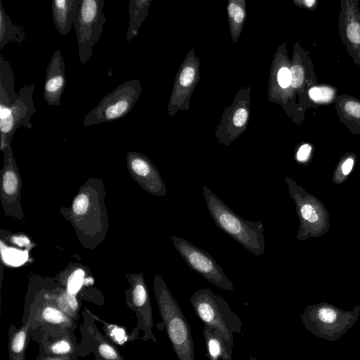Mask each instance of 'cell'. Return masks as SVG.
<instances>
[{"mask_svg":"<svg viewBox=\"0 0 360 360\" xmlns=\"http://www.w3.org/2000/svg\"><path fill=\"white\" fill-rule=\"evenodd\" d=\"M229 15L237 23H240L244 19L245 13L243 9L238 4L231 2L228 6Z\"/></svg>","mask_w":360,"mask_h":360,"instance_id":"f1b7e54d","label":"cell"},{"mask_svg":"<svg viewBox=\"0 0 360 360\" xmlns=\"http://www.w3.org/2000/svg\"><path fill=\"white\" fill-rule=\"evenodd\" d=\"M30 339L39 345V353L67 356L77 360L86 356L74 333L60 327L41 326L30 328Z\"/></svg>","mask_w":360,"mask_h":360,"instance_id":"9c48e42d","label":"cell"},{"mask_svg":"<svg viewBox=\"0 0 360 360\" xmlns=\"http://www.w3.org/2000/svg\"><path fill=\"white\" fill-rule=\"evenodd\" d=\"M295 3L300 7L305 8L310 11H314L317 6L318 1L317 0H300V1H295Z\"/></svg>","mask_w":360,"mask_h":360,"instance_id":"d590c367","label":"cell"},{"mask_svg":"<svg viewBox=\"0 0 360 360\" xmlns=\"http://www.w3.org/2000/svg\"><path fill=\"white\" fill-rule=\"evenodd\" d=\"M291 86L294 89H300L304 85L314 86L317 82L314 65L311 61L306 66L295 63L290 68Z\"/></svg>","mask_w":360,"mask_h":360,"instance_id":"cb8c5ba5","label":"cell"},{"mask_svg":"<svg viewBox=\"0 0 360 360\" xmlns=\"http://www.w3.org/2000/svg\"><path fill=\"white\" fill-rule=\"evenodd\" d=\"M28 314L31 316V329L41 326H49L66 328L74 333L78 326L75 319L44 295L34 300Z\"/></svg>","mask_w":360,"mask_h":360,"instance_id":"4fadbf2b","label":"cell"},{"mask_svg":"<svg viewBox=\"0 0 360 360\" xmlns=\"http://www.w3.org/2000/svg\"><path fill=\"white\" fill-rule=\"evenodd\" d=\"M31 316L20 328L11 325L8 328V350L9 360H25V353L30 339Z\"/></svg>","mask_w":360,"mask_h":360,"instance_id":"ac0fdd59","label":"cell"},{"mask_svg":"<svg viewBox=\"0 0 360 360\" xmlns=\"http://www.w3.org/2000/svg\"><path fill=\"white\" fill-rule=\"evenodd\" d=\"M34 84H25L18 91L17 100L8 107L0 110L1 150L10 146L12 138L20 127L32 128L30 120L36 112L33 96Z\"/></svg>","mask_w":360,"mask_h":360,"instance_id":"ba28073f","label":"cell"},{"mask_svg":"<svg viewBox=\"0 0 360 360\" xmlns=\"http://www.w3.org/2000/svg\"><path fill=\"white\" fill-rule=\"evenodd\" d=\"M66 86L65 62L60 50L52 55L46 68L43 98L49 105L59 107Z\"/></svg>","mask_w":360,"mask_h":360,"instance_id":"5bb4252c","label":"cell"},{"mask_svg":"<svg viewBox=\"0 0 360 360\" xmlns=\"http://www.w3.org/2000/svg\"><path fill=\"white\" fill-rule=\"evenodd\" d=\"M173 245L188 267L202 275L209 282L221 289L233 292V283L222 268L207 251L200 249L187 240L170 237Z\"/></svg>","mask_w":360,"mask_h":360,"instance_id":"52a82bcc","label":"cell"},{"mask_svg":"<svg viewBox=\"0 0 360 360\" xmlns=\"http://www.w3.org/2000/svg\"><path fill=\"white\" fill-rule=\"evenodd\" d=\"M359 316L360 306L345 311L328 303H319L308 305L300 318L311 334L334 342L339 340L354 325Z\"/></svg>","mask_w":360,"mask_h":360,"instance_id":"3957f363","label":"cell"},{"mask_svg":"<svg viewBox=\"0 0 360 360\" xmlns=\"http://www.w3.org/2000/svg\"><path fill=\"white\" fill-rule=\"evenodd\" d=\"M104 0H81L73 21L78 45L79 59L86 64L94 46L100 39L107 18L103 11Z\"/></svg>","mask_w":360,"mask_h":360,"instance_id":"8992f818","label":"cell"},{"mask_svg":"<svg viewBox=\"0 0 360 360\" xmlns=\"http://www.w3.org/2000/svg\"><path fill=\"white\" fill-rule=\"evenodd\" d=\"M278 82L281 87L285 89L291 85L290 69L282 67L278 72Z\"/></svg>","mask_w":360,"mask_h":360,"instance_id":"f546056e","label":"cell"},{"mask_svg":"<svg viewBox=\"0 0 360 360\" xmlns=\"http://www.w3.org/2000/svg\"><path fill=\"white\" fill-rule=\"evenodd\" d=\"M359 0H342L339 33L354 63L360 68V8Z\"/></svg>","mask_w":360,"mask_h":360,"instance_id":"7c38bea8","label":"cell"},{"mask_svg":"<svg viewBox=\"0 0 360 360\" xmlns=\"http://www.w3.org/2000/svg\"><path fill=\"white\" fill-rule=\"evenodd\" d=\"M141 91V83L137 79L118 85L84 116L83 126L89 127L124 117L131 111Z\"/></svg>","mask_w":360,"mask_h":360,"instance_id":"5b68a950","label":"cell"},{"mask_svg":"<svg viewBox=\"0 0 360 360\" xmlns=\"http://www.w3.org/2000/svg\"><path fill=\"white\" fill-rule=\"evenodd\" d=\"M81 0H52L51 13L57 31L67 36L73 25Z\"/></svg>","mask_w":360,"mask_h":360,"instance_id":"e0dca14e","label":"cell"},{"mask_svg":"<svg viewBox=\"0 0 360 360\" xmlns=\"http://www.w3.org/2000/svg\"><path fill=\"white\" fill-rule=\"evenodd\" d=\"M125 294L126 303L135 312L137 319L136 327L143 333L141 339L157 343L153 332V319L150 295L141 275L133 278L131 288Z\"/></svg>","mask_w":360,"mask_h":360,"instance_id":"30bf717a","label":"cell"},{"mask_svg":"<svg viewBox=\"0 0 360 360\" xmlns=\"http://www.w3.org/2000/svg\"><path fill=\"white\" fill-rule=\"evenodd\" d=\"M335 109L340 122L354 134H360V100L350 95L338 96Z\"/></svg>","mask_w":360,"mask_h":360,"instance_id":"2e32d148","label":"cell"},{"mask_svg":"<svg viewBox=\"0 0 360 360\" xmlns=\"http://www.w3.org/2000/svg\"><path fill=\"white\" fill-rule=\"evenodd\" d=\"M190 302L205 325L217 330L233 345V333H241L242 322L222 297L210 289L201 288L194 292Z\"/></svg>","mask_w":360,"mask_h":360,"instance_id":"277c9868","label":"cell"},{"mask_svg":"<svg viewBox=\"0 0 360 360\" xmlns=\"http://www.w3.org/2000/svg\"><path fill=\"white\" fill-rule=\"evenodd\" d=\"M82 314L83 323L79 327L80 344L86 355L93 353L95 360H124L117 347L98 330L89 310L85 308Z\"/></svg>","mask_w":360,"mask_h":360,"instance_id":"8fae6325","label":"cell"},{"mask_svg":"<svg viewBox=\"0 0 360 360\" xmlns=\"http://www.w3.org/2000/svg\"><path fill=\"white\" fill-rule=\"evenodd\" d=\"M127 161L133 172L141 178L146 189L158 196L166 194V187L160 174L146 157L129 152Z\"/></svg>","mask_w":360,"mask_h":360,"instance_id":"9a60e30c","label":"cell"},{"mask_svg":"<svg viewBox=\"0 0 360 360\" xmlns=\"http://www.w3.org/2000/svg\"><path fill=\"white\" fill-rule=\"evenodd\" d=\"M250 360H257V359L255 356H251Z\"/></svg>","mask_w":360,"mask_h":360,"instance_id":"f35d334b","label":"cell"},{"mask_svg":"<svg viewBox=\"0 0 360 360\" xmlns=\"http://www.w3.org/2000/svg\"><path fill=\"white\" fill-rule=\"evenodd\" d=\"M311 146L310 144L304 143L302 145L297 152V159L300 162L306 161L311 153Z\"/></svg>","mask_w":360,"mask_h":360,"instance_id":"836d02e7","label":"cell"},{"mask_svg":"<svg viewBox=\"0 0 360 360\" xmlns=\"http://www.w3.org/2000/svg\"><path fill=\"white\" fill-rule=\"evenodd\" d=\"M301 217L306 221L314 223L318 220V215L314 208L309 204H303L300 208Z\"/></svg>","mask_w":360,"mask_h":360,"instance_id":"83f0119b","label":"cell"},{"mask_svg":"<svg viewBox=\"0 0 360 360\" xmlns=\"http://www.w3.org/2000/svg\"><path fill=\"white\" fill-rule=\"evenodd\" d=\"M354 165V159L352 158H348L345 160L342 165V171L345 175H347L351 172Z\"/></svg>","mask_w":360,"mask_h":360,"instance_id":"8d00e7d4","label":"cell"},{"mask_svg":"<svg viewBox=\"0 0 360 360\" xmlns=\"http://www.w3.org/2000/svg\"><path fill=\"white\" fill-rule=\"evenodd\" d=\"M12 241L20 246L28 245L30 244L29 240L24 236L13 237Z\"/></svg>","mask_w":360,"mask_h":360,"instance_id":"74e56055","label":"cell"},{"mask_svg":"<svg viewBox=\"0 0 360 360\" xmlns=\"http://www.w3.org/2000/svg\"><path fill=\"white\" fill-rule=\"evenodd\" d=\"M8 251H5V254H2L5 260L7 261V262H11L13 264H15V262H20V264L22 263V261L23 260V253L21 252H18L16 250H14V251L11 250V249H6Z\"/></svg>","mask_w":360,"mask_h":360,"instance_id":"1f68e13d","label":"cell"},{"mask_svg":"<svg viewBox=\"0 0 360 360\" xmlns=\"http://www.w3.org/2000/svg\"><path fill=\"white\" fill-rule=\"evenodd\" d=\"M337 89L328 84H315L307 90L309 98L316 105L330 104L335 101Z\"/></svg>","mask_w":360,"mask_h":360,"instance_id":"d4e9b609","label":"cell"},{"mask_svg":"<svg viewBox=\"0 0 360 360\" xmlns=\"http://www.w3.org/2000/svg\"><path fill=\"white\" fill-rule=\"evenodd\" d=\"M153 288L163 326L179 360H195L190 325L163 278L155 276Z\"/></svg>","mask_w":360,"mask_h":360,"instance_id":"7a4b0ae2","label":"cell"},{"mask_svg":"<svg viewBox=\"0 0 360 360\" xmlns=\"http://www.w3.org/2000/svg\"><path fill=\"white\" fill-rule=\"evenodd\" d=\"M89 313L94 317L95 321L101 323L104 335L117 347L124 346L127 343L140 338L139 337L140 330L136 327H134L132 331L129 333L124 326L113 323H109L101 319L91 311H89Z\"/></svg>","mask_w":360,"mask_h":360,"instance_id":"44dd1931","label":"cell"},{"mask_svg":"<svg viewBox=\"0 0 360 360\" xmlns=\"http://www.w3.org/2000/svg\"><path fill=\"white\" fill-rule=\"evenodd\" d=\"M194 77V69L191 67H186L180 75L179 82L183 86H188L193 82Z\"/></svg>","mask_w":360,"mask_h":360,"instance_id":"4dcf8cb0","label":"cell"},{"mask_svg":"<svg viewBox=\"0 0 360 360\" xmlns=\"http://www.w3.org/2000/svg\"><path fill=\"white\" fill-rule=\"evenodd\" d=\"M15 75L11 63L0 57V110L13 104L18 98L15 91Z\"/></svg>","mask_w":360,"mask_h":360,"instance_id":"ffe728a7","label":"cell"},{"mask_svg":"<svg viewBox=\"0 0 360 360\" xmlns=\"http://www.w3.org/2000/svg\"><path fill=\"white\" fill-rule=\"evenodd\" d=\"M36 360H75V359L60 355H53L43 353H38L36 356Z\"/></svg>","mask_w":360,"mask_h":360,"instance_id":"e575fe53","label":"cell"},{"mask_svg":"<svg viewBox=\"0 0 360 360\" xmlns=\"http://www.w3.org/2000/svg\"><path fill=\"white\" fill-rule=\"evenodd\" d=\"M247 118L248 112L246 110L239 108L236 111L233 115V122L236 127H241L246 122Z\"/></svg>","mask_w":360,"mask_h":360,"instance_id":"d6a6232c","label":"cell"},{"mask_svg":"<svg viewBox=\"0 0 360 360\" xmlns=\"http://www.w3.org/2000/svg\"><path fill=\"white\" fill-rule=\"evenodd\" d=\"M89 207V199L84 194L79 195L73 203V211L77 215L86 213Z\"/></svg>","mask_w":360,"mask_h":360,"instance_id":"4316f807","label":"cell"},{"mask_svg":"<svg viewBox=\"0 0 360 360\" xmlns=\"http://www.w3.org/2000/svg\"><path fill=\"white\" fill-rule=\"evenodd\" d=\"M149 1L130 0L129 3V27L126 41L130 42L139 33V28L145 17Z\"/></svg>","mask_w":360,"mask_h":360,"instance_id":"603a6c76","label":"cell"},{"mask_svg":"<svg viewBox=\"0 0 360 360\" xmlns=\"http://www.w3.org/2000/svg\"><path fill=\"white\" fill-rule=\"evenodd\" d=\"M206 355L210 360H231L233 346L217 330L204 325Z\"/></svg>","mask_w":360,"mask_h":360,"instance_id":"d6986e66","label":"cell"},{"mask_svg":"<svg viewBox=\"0 0 360 360\" xmlns=\"http://www.w3.org/2000/svg\"><path fill=\"white\" fill-rule=\"evenodd\" d=\"M84 272L82 270H77L69 278L68 282V293L75 295L80 290L83 285Z\"/></svg>","mask_w":360,"mask_h":360,"instance_id":"484cf974","label":"cell"},{"mask_svg":"<svg viewBox=\"0 0 360 360\" xmlns=\"http://www.w3.org/2000/svg\"><path fill=\"white\" fill-rule=\"evenodd\" d=\"M24 37L22 27L15 25L6 13L2 1H0V48L2 49L9 42L20 43Z\"/></svg>","mask_w":360,"mask_h":360,"instance_id":"7402d4cb","label":"cell"},{"mask_svg":"<svg viewBox=\"0 0 360 360\" xmlns=\"http://www.w3.org/2000/svg\"><path fill=\"white\" fill-rule=\"evenodd\" d=\"M202 192L214 224L252 254L262 255L265 250L263 222L243 219L206 186H202Z\"/></svg>","mask_w":360,"mask_h":360,"instance_id":"6da1fadb","label":"cell"}]
</instances>
